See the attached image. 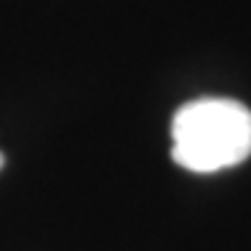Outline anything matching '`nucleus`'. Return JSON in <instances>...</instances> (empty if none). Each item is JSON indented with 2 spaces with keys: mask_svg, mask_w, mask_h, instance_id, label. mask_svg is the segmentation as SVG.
<instances>
[{
  "mask_svg": "<svg viewBox=\"0 0 251 251\" xmlns=\"http://www.w3.org/2000/svg\"><path fill=\"white\" fill-rule=\"evenodd\" d=\"M251 156V110L231 98L185 102L172 118V159L182 169L210 175Z\"/></svg>",
  "mask_w": 251,
  "mask_h": 251,
  "instance_id": "obj_1",
  "label": "nucleus"
},
{
  "mask_svg": "<svg viewBox=\"0 0 251 251\" xmlns=\"http://www.w3.org/2000/svg\"><path fill=\"white\" fill-rule=\"evenodd\" d=\"M3 164H5V156H3V154H0V169H3Z\"/></svg>",
  "mask_w": 251,
  "mask_h": 251,
  "instance_id": "obj_2",
  "label": "nucleus"
}]
</instances>
